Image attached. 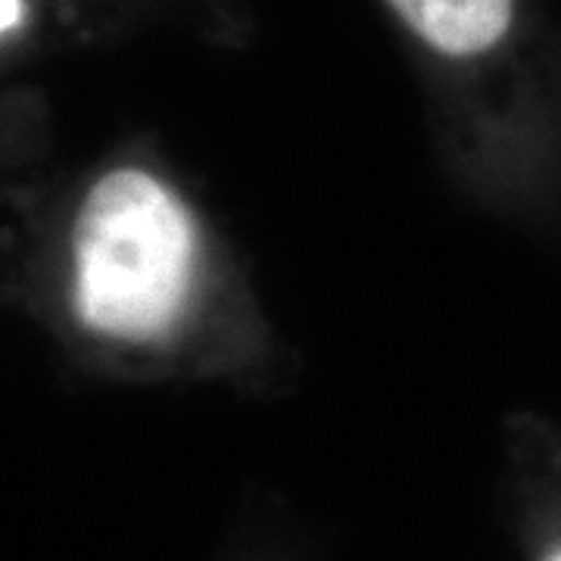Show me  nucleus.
<instances>
[{
    "label": "nucleus",
    "instance_id": "2",
    "mask_svg": "<svg viewBox=\"0 0 561 561\" xmlns=\"http://www.w3.org/2000/svg\"><path fill=\"white\" fill-rule=\"evenodd\" d=\"M421 47L453 66L500 57L515 38L522 0H383Z\"/></svg>",
    "mask_w": 561,
    "mask_h": 561
},
{
    "label": "nucleus",
    "instance_id": "3",
    "mask_svg": "<svg viewBox=\"0 0 561 561\" xmlns=\"http://www.w3.org/2000/svg\"><path fill=\"white\" fill-rule=\"evenodd\" d=\"M28 16V3L25 0H0V41L22 28V22Z\"/></svg>",
    "mask_w": 561,
    "mask_h": 561
},
{
    "label": "nucleus",
    "instance_id": "4",
    "mask_svg": "<svg viewBox=\"0 0 561 561\" xmlns=\"http://www.w3.org/2000/svg\"><path fill=\"white\" fill-rule=\"evenodd\" d=\"M542 561H561V546H556V549H552V552H549Z\"/></svg>",
    "mask_w": 561,
    "mask_h": 561
},
{
    "label": "nucleus",
    "instance_id": "1",
    "mask_svg": "<svg viewBox=\"0 0 561 561\" xmlns=\"http://www.w3.org/2000/svg\"><path fill=\"white\" fill-rule=\"evenodd\" d=\"M197 231L184 203L140 169L103 175L76 225V306L110 341H157L175 328L194 280Z\"/></svg>",
    "mask_w": 561,
    "mask_h": 561
}]
</instances>
